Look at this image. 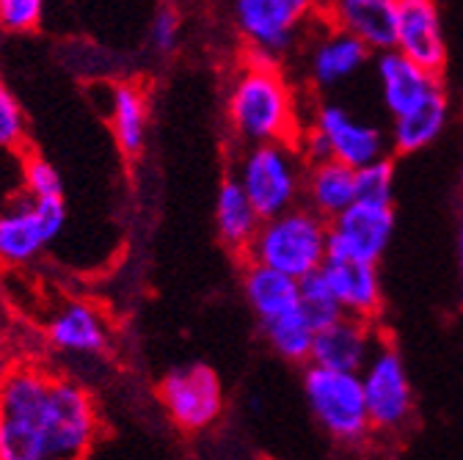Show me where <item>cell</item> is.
<instances>
[{
	"mask_svg": "<svg viewBox=\"0 0 463 460\" xmlns=\"http://www.w3.org/2000/svg\"><path fill=\"white\" fill-rule=\"evenodd\" d=\"M226 117L249 146L289 144L296 136V102L273 59L251 52V61L232 80Z\"/></svg>",
	"mask_w": 463,
	"mask_h": 460,
	"instance_id": "1",
	"label": "cell"
},
{
	"mask_svg": "<svg viewBox=\"0 0 463 460\" xmlns=\"http://www.w3.org/2000/svg\"><path fill=\"white\" fill-rule=\"evenodd\" d=\"M328 257V221L309 207H293L289 212L262 221L249 249V259L279 270L296 281L317 273Z\"/></svg>",
	"mask_w": 463,
	"mask_h": 460,
	"instance_id": "2",
	"label": "cell"
},
{
	"mask_svg": "<svg viewBox=\"0 0 463 460\" xmlns=\"http://www.w3.org/2000/svg\"><path fill=\"white\" fill-rule=\"evenodd\" d=\"M235 183L243 188L262 221L279 218L298 207L296 202L304 188L298 155L289 144L249 146L238 163Z\"/></svg>",
	"mask_w": 463,
	"mask_h": 460,
	"instance_id": "3",
	"label": "cell"
},
{
	"mask_svg": "<svg viewBox=\"0 0 463 460\" xmlns=\"http://www.w3.org/2000/svg\"><path fill=\"white\" fill-rule=\"evenodd\" d=\"M304 391L312 417L331 438L354 444L362 441L373 427L362 389V375L334 372L309 364V370L304 372Z\"/></svg>",
	"mask_w": 463,
	"mask_h": 460,
	"instance_id": "4",
	"label": "cell"
},
{
	"mask_svg": "<svg viewBox=\"0 0 463 460\" xmlns=\"http://www.w3.org/2000/svg\"><path fill=\"white\" fill-rule=\"evenodd\" d=\"M39 427L50 460H83L99 430L91 394L70 378H52Z\"/></svg>",
	"mask_w": 463,
	"mask_h": 460,
	"instance_id": "5",
	"label": "cell"
},
{
	"mask_svg": "<svg viewBox=\"0 0 463 460\" xmlns=\"http://www.w3.org/2000/svg\"><path fill=\"white\" fill-rule=\"evenodd\" d=\"M67 223L64 199H20L9 210H0V262L25 265L44 246H50Z\"/></svg>",
	"mask_w": 463,
	"mask_h": 460,
	"instance_id": "6",
	"label": "cell"
},
{
	"mask_svg": "<svg viewBox=\"0 0 463 460\" xmlns=\"http://www.w3.org/2000/svg\"><path fill=\"white\" fill-rule=\"evenodd\" d=\"M168 417L183 430H204L223 411V386L210 364H188L171 370L157 386Z\"/></svg>",
	"mask_w": 463,
	"mask_h": 460,
	"instance_id": "7",
	"label": "cell"
},
{
	"mask_svg": "<svg viewBox=\"0 0 463 460\" xmlns=\"http://www.w3.org/2000/svg\"><path fill=\"white\" fill-rule=\"evenodd\" d=\"M362 389L367 399L370 425L378 430H397L414 411V391L402 356L392 344L375 348L373 359L362 370Z\"/></svg>",
	"mask_w": 463,
	"mask_h": 460,
	"instance_id": "8",
	"label": "cell"
},
{
	"mask_svg": "<svg viewBox=\"0 0 463 460\" xmlns=\"http://www.w3.org/2000/svg\"><path fill=\"white\" fill-rule=\"evenodd\" d=\"M232 12H235L241 33L251 44V52L276 61L293 47L312 12V4L307 0H238Z\"/></svg>",
	"mask_w": 463,
	"mask_h": 460,
	"instance_id": "9",
	"label": "cell"
},
{
	"mask_svg": "<svg viewBox=\"0 0 463 460\" xmlns=\"http://www.w3.org/2000/svg\"><path fill=\"white\" fill-rule=\"evenodd\" d=\"M394 232V210L356 202L328 223V257L378 265Z\"/></svg>",
	"mask_w": 463,
	"mask_h": 460,
	"instance_id": "10",
	"label": "cell"
},
{
	"mask_svg": "<svg viewBox=\"0 0 463 460\" xmlns=\"http://www.w3.org/2000/svg\"><path fill=\"white\" fill-rule=\"evenodd\" d=\"M312 127L323 136L331 160L354 171L386 157L383 130L378 125L356 119L351 110L336 102H323L317 108Z\"/></svg>",
	"mask_w": 463,
	"mask_h": 460,
	"instance_id": "11",
	"label": "cell"
},
{
	"mask_svg": "<svg viewBox=\"0 0 463 460\" xmlns=\"http://www.w3.org/2000/svg\"><path fill=\"white\" fill-rule=\"evenodd\" d=\"M394 50L430 75H441L447 64V39L441 12L433 0H397Z\"/></svg>",
	"mask_w": 463,
	"mask_h": 460,
	"instance_id": "12",
	"label": "cell"
},
{
	"mask_svg": "<svg viewBox=\"0 0 463 460\" xmlns=\"http://www.w3.org/2000/svg\"><path fill=\"white\" fill-rule=\"evenodd\" d=\"M375 333L367 320L342 314L331 325L320 328L315 336V348L309 364L334 370V372H354L362 375L367 361L375 353Z\"/></svg>",
	"mask_w": 463,
	"mask_h": 460,
	"instance_id": "13",
	"label": "cell"
},
{
	"mask_svg": "<svg viewBox=\"0 0 463 460\" xmlns=\"http://www.w3.org/2000/svg\"><path fill=\"white\" fill-rule=\"evenodd\" d=\"M320 273L328 281L342 314L370 323L381 312L378 265L354 262V259H326Z\"/></svg>",
	"mask_w": 463,
	"mask_h": 460,
	"instance_id": "14",
	"label": "cell"
},
{
	"mask_svg": "<svg viewBox=\"0 0 463 460\" xmlns=\"http://www.w3.org/2000/svg\"><path fill=\"white\" fill-rule=\"evenodd\" d=\"M328 12L336 31L354 36L370 52L394 50L397 0H339Z\"/></svg>",
	"mask_w": 463,
	"mask_h": 460,
	"instance_id": "15",
	"label": "cell"
},
{
	"mask_svg": "<svg viewBox=\"0 0 463 460\" xmlns=\"http://www.w3.org/2000/svg\"><path fill=\"white\" fill-rule=\"evenodd\" d=\"M375 75H378V86H381V99H383L386 110L392 113V119L409 113L425 97H430L436 89H441L436 75L420 70L409 59H402L397 50L378 55Z\"/></svg>",
	"mask_w": 463,
	"mask_h": 460,
	"instance_id": "16",
	"label": "cell"
},
{
	"mask_svg": "<svg viewBox=\"0 0 463 460\" xmlns=\"http://www.w3.org/2000/svg\"><path fill=\"white\" fill-rule=\"evenodd\" d=\"M47 339L55 351L70 356H102L108 351V325L91 304L72 301L47 323Z\"/></svg>",
	"mask_w": 463,
	"mask_h": 460,
	"instance_id": "17",
	"label": "cell"
},
{
	"mask_svg": "<svg viewBox=\"0 0 463 460\" xmlns=\"http://www.w3.org/2000/svg\"><path fill=\"white\" fill-rule=\"evenodd\" d=\"M304 193L309 210L331 223L356 204V171L336 160L315 163L304 177Z\"/></svg>",
	"mask_w": 463,
	"mask_h": 460,
	"instance_id": "18",
	"label": "cell"
},
{
	"mask_svg": "<svg viewBox=\"0 0 463 460\" xmlns=\"http://www.w3.org/2000/svg\"><path fill=\"white\" fill-rule=\"evenodd\" d=\"M215 226H218L221 243L229 251L249 254L260 226H262V218L257 215V210L251 207L249 196L235 183V177L223 180L215 193Z\"/></svg>",
	"mask_w": 463,
	"mask_h": 460,
	"instance_id": "19",
	"label": "cell"
},
{
	"mask_svg": "<svg viewBox=\"0 0 463 460\" xmlns=\"http://www.w3.org/2000/svg\"><path fill=\"white\" fill-rule=\"evenodd\" d=\"M243 293L262 325L298 309V301H301V286L296 278H289L279 270H270L265 265H257V262L246 265Z\"/></svg>",
	"mask_w": 463,
	"mask_h": 460,
	"instance_id": "20",
	"label": "cell"
},
{
	"mask_svg": "<svg viewBox=\"0 0 463 460\" xmlns=\"http://www.w3.org/2000/svg\"><path fill=\"white\" fill-rule=\"evenodd\" d=\"M370 59V50L342 31H328L312 50L309 72L312 80L323 89L339 86L342 80L354 78Z\"/></svg>",
	"mask_w": 463,
	"mask_h": 460,
	"instance_id": "21",
	"label": "cell"
},
{
	"mask_svg": "<svg viewBox=\"0 0 463 460\" xmlns=\"http://www.w3.org/2000/svg\"><path fill=\"white\" fill-rule=\"evenodd\" d=\"M447 113H449L447 97L441 89H436L417 108H411L409 113H402V117H397V119H392L389 141H392L394 152L411 155V152L430 146L447 125Z\"/></svg>",
	"mask_w": 463,
	"mask_h": 460,
	"instance_id": "22",
	"label": "cell"
},
{
	"mask_svg": "<svg viewBox=\"0 0 463 460\" xmlns=\"http://www.w3.org/2000/svg\"><path fill=\"white\" fill-rule=\"evenodd\" d=\"M52 386V375L36 367H12V372L0 383V408L4 419L36 422L42 419L44 402Z\"/></svg>",
	"mask_w": 463,
	"mask_h": 460,
	"instance_id": "23",
	"label": "cell"
},
{
	"mask_svg": "<svg viewBox=\"0 0 463 460\" xmlns=\"http://www.w3.org/2000/svg\"><path fill=\"white\" fill-rule=\"evenodd\" d=\"M108 122L113 138L125 155H138L146 141V97L136 83H116L108 91Z\"/></svg>",
	"mask_w": 463,
	"mask_h": 460,
	"instance_id": "24",
	"label": "cell"
},
{
	"mask_svg": "<svg viewBox=\"0 0 463 460\" xmlns=\"http://www.w3.org/2000/svg\"><path fill=\"white\" fill-rule=\"evenodd\" d=\"M270 348L287 359V361H309L312 359V348H315V336H317V328L312 325V320L298 309L287 312L270 323L262 325Z\"/></svg>",
	"mask_w": 463,
	"mask_h": 460,
	"instance_id": "25",
	"label": "cell"
},
{
	"mask_svg": "<svg viewBox=\"0 0 463 460\" xmlns=\"http://www.w3.org/2000/svg\"><path fill=\"white\" fill-rule=\"evenodd\" d=\"M0 460H50L42 427L36 422L4 419V427H0Z\"/></svg>",
	"mask_w": 463,
	"mask_h": 460,
	"instance_id": "26",
	"label": "cell"
},
{
	"mask_svg": "<svg viewBox=\"0 0 463 460\" xmlns=\"http://www.w3.org/2000/svg\"><path fill=\"white\" fill-rule=\"evenodd\" d=\"M298 286H301V301H298V306L312 320V325L317 331L342 317V309H339V304H336V298L331 293V286H328V281L323 278L320 270L312 273V276H307L304 281H298Z\"/></svg>",
	"mask_w": 463,
	"mask_h": 460,
	"instance_id": "27",
	"label": "cell"
},
{
	"mask_svg": "<svg viewBox=\"0 0 463 460\" xmlns=\"http://www.w3.org/2000/svg\"><path fill=\"white\" fill-rule=\"evenodd\" d=\"M392 193H394V165L389 157L356 171V202L392 207Z\"/></svg>",
	"mask_w": 463,
	"mask_h": 460,
	"instance_id": "28",
	"label": "cell"
},
{
	"mask_svg": "<svg viewBox=\"0 0 463 460\" xmlns=\"http://www.w3.org/2000/svg\"><path fill=\"white\" fill-rule=\"evenodd\" d=\"M23 185L28 199L33 202H47V199H64V185L58 171L50 160L42 155H28L23 163Z\"/></svg>",
	"mask_w": 463,
	"mask_h": 460,
	"instance_id": "29",
	"label": "cell"
},
{
	"mask_svg": "<svg viewBox=\"0 0 463 460\" xmlns=\"http://www.w3.org/2000/svg\"><path fill=\"white\" fill-rule=\"evenodd\" d=\"M25 144V113L12 89L0 80V149H17Z\"/></svg>",
	"mask_w": 463,
	"mask_h": 460,
	"instance_id": "30",
	"label": "cell"
},
{
	"mask_svg": "<svg viewBox=\"0 0 463 460\" xmlns=\"http://www.w3.org/2000/svg\"><path fill=\"white\" fill-rule=\"evenodd\" d=\"M42 0H0V31L31 33L42 25Z\"/></svg>",
	"mask_w": 463,
	"mask_h": 460,
	"instance_id": "31",
	"label": "cell"
},
{
	"mask_svg": "<svg viewBox=\"0 0 463 460\" xmlns=\"http://www.w3.org/2000/svg\"><path fill=\"white\" fill-rule=\"evenodd\" d=\"M180 28H183V14L177 6H157L149 23V44L157 52H171L180 42Z\"/></svg>",
	"mask_w": 463,
	"mask_h": 460,
	"instance_id": "32",
	"label": "cell"
},
{
	"mask_svg": "<svg viewBox=\"0 0 463 460\" xmlns=\"http://www.w3.org/2000/svg\"><path fill=\"white\" fill-rule=\"evenodd\" d=\"M458 257H460V270H463V226H460V243H458Z\"/></svg>",
	"mask_w": 463,
	"mask_h": 460,
	"instance_id": "33",
	"label": "cell"
},
{
	"mask_svg": "<svg viewBox=\"0 0 463 460\" xmlns=\"http://www.w3.org/2000/svg\"><path fill=\"white\" fill-rule=\"evenodd\" d=\"M0 427H4V408H0Z\"/></svg>",
	"mask_w": 463,
	"mask_h": 460,
	"instance_id": "34",
	"label": "cell"
}]
</instances>
